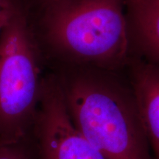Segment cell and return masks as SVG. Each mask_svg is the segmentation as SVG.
<instances>
[{"label":"cell","mask_w":159,"mask_h":159,"mask_svg":"<svg viewBox=\"0 0 159 159\" xmlns=\"http://www.w3.org/2000/svg\"><path fill=\"white\" fill-rule=\"evenodd\" d=\"M33 138L39 159H105L75 126L51 70L43 77Z\"/></svg>","instance_id":"obj_4"},{"label":"cell","mask_w":159,"mask_h":159,"mask_svg":"<svg viewBox=\"0 0 159 159\" xmlns=\"http://www.w3.org/2000/svg\"><path fill=\"white\" fill-rule=\"evenodd\" d=\"M154 159H159V66L132 57L125 69Z\"/></svg>","instance_id":"obj_5"},{"label":"cell","mask_w":159,"mask_h":159,"mask_svg":"<svg viewBox=\"0 0 159 159\" xmlns=\"http://www.w3.org/2000/svg\"><path fill=\"white\" fill-rule=\"evenodd\" d=\"M17 0H0V33Z\"/></svg>","instance_id":"obj_8"},{"label":"cell","mask_w":159,"mask_h":159,"mask_svg":"<svg viewBox=\"0 0 159 159\" xmlns=\"http://www.w3.org/2000/svg\"><path fill=\"white\" fill-rule=\"evenodd\" d=\"M27 1L30 3H35V2H39L43 1V0H27Z\"/></svg>","instance_id":"obj_9"},{"label":"cell","mask_w":159,"mask_h":159,"mask_svg":"<svg viewBox=\"0 0 159 159\" xmlns=\"http://www.w3.org/2000/svg\"><path fill=\"white\" fill-rule=\"evenodd\" d=\"M0 159H39L33 136L13 144H0Z\"/></svg>","instance_id":"obj_7"},{"label":"cell","mask_w":159,"mask_h":159,"mask_svg":"<svg viewBox=\"0 0 159 159\" xmlns=\"http://www.w3.org/2000/svg\"><path fill=\"white\" fill-rule=\"evenodd\" d=\"M48 70L27 0H17L0 33V144L33 136Z\"/></svg>","instance_id":"obj_3"},{"label":"cell","mask_w":159,"mask_h":159,"mask_svg":"<svg viewBox=\"0 0 159 159\" xmlns=\"http://www.w3.org/2000/svg\"><path fill=\"white\" fill-rule=\"evenodd\" d=\"M28 5L48 69H126L131 52L125 0H43Z\"/></svg>","instance_id":"obj_1"},{"label":"cell","mask_w":159,"mask_h":159,"mask_svg":"<svg viewBox=\"0 0 159 159\" xmlns=\"http://www.w3.org/2000/svg\"><path fill=\"white\" fill-rule=\"evenodd\" d=\"M131 57L159 66V0H125Z\"/></svg>","instance_id":"obj_6"},{"label":"cell","mask_w":159,"mask_h":159,"mask_svg":"<svg viewBox=\"0 0 159 159\" xmlns=\"http://www.w3.org/2000/svg\"><path fill=\"white\" fill-rule=\"evenodd\" d=\"M51 71L75 126L105 159H154L125 69L69 66Z\"/></svg>","instance_id":"obj_2"}]
</instances>
